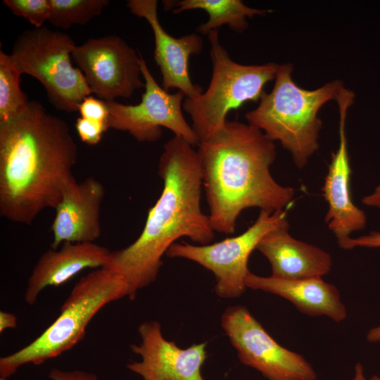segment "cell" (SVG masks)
<instances>
[{"mask_svg": "<svg viewBox=\"0 0 380 380\" xmlns=\"http://www.w3.org/2000/svg\"><path fill=\"white\" fill-rule=\"evenodd\" d=\"M78 111L82 118L101 122L108 126L109 110L106 103L100 99L90 96L86 97L80 104Z\"/></svg>", "mask_w": 380, "mask_h": 380, "instance_id": "cb8c5ba5", "label": "cell"}, {"mask_svg": "<svg viewBox=\"0 0 380 380\" xmlns=\"http://www.w3.org/2000/svg\"><path fill=\"white\" fill-rule=\"evenodd\" d=\"M197 153L215 232L233 234L246 208L274 213L292 203L294 189L279 184L270 172L275 144L253 125L227 120L218 133L199 142Z\"/></svg>", "mask_w": 380, "mask_h": 380, "instance_id": "3957f363", "label": "cell"}, {"mask_svg": "<svg viewBox=\"0 0 380 380\" xmlns=\"http://www.w3.org/2000/svg\"><path fill=\"white\" fill-rule=\"evenodd\" d=\"M338 246L346 250L356 247L380 248V232L374 231L359 237H350L339 243Z\"/></svg>", "mask_w": 380, "mask_h": 380, "instance_id": "d4e9b609", "label": "cell"}, {"mask_svg": "<svg viewBox=\"0 0 380 380\" xmlns=\"http://www.w3.org/2000/svg\"><path fill=\"white\" fill-rule=\"evenodd\" d=\"M354 99V93L345 87L336 97L339 109V145L332 154L322 189L329 206L325 222L335 235L338 244L350 238L353 232L363 229L367 224L365 212L353 202L350 188L351 169L346 135V118Z\"/></svg>", "mask_w": 380, "mask_h": 380, "instance_id": "4fadbf2b", "label": "cell"}, {"mask_svg": "<svg viewBox=\"0 0 380 380\" xmlns=\"http://www.w3.org/2000/svg\"><path fill=\"white\" fill-rule=\"evenodd\" d=\"M158 175L163 191L148 210L142 232L130 245L111 251L103 267L125 278L131 300L156 281L163 255L179 238L201 245L215 238L209 215L201 207L202 170L193 146L178 136L168 140L160 157Z\"/></svg>", "mask_w": 380, "mask_h": 380, "instance_id": "7a4b0ae2", "label": "cell"}, {"mask_svg": "<svg viewBox=\"0 0 380 380\" xmlns=\"http://www.w3.org/2000/svg\"><path fill=\"white\" fill-rule=\"evenodd\" d=\"M352 380H380V376L374 375L367 377L365 375L362 364L361 362H357L354 366Z\"/></svg>", "mask_w": 380, "mask_h": 380, "instance_id": "f1b7e54d", "label": "cell"}, {"mask_svg": "<svg viewBox=\"0 0 380 380\" xmlns=\"http://www.w3.org/2000/svg\"><path fill=\"white\" fill-rule=\"evenodd\" d=\"M51 380H99L98 376L93 373L83 370H62L53 368L48 375Z\"/></svg>", "mask_w": 380, "mask_h": 380, "instance_id": "484cf974", "label": "cell"}, {"mask_svg": "<svg viewBox=\"0 0 380 380\" xmlns=\"http://www.w3.org/2000/svg\"><path fill=\"white\" fill-rule=\"evenodd\" d=\"M8 378L1 377L0 376V380H8Z\"/></svg>", "mask_w": 380, "mask_h": 380, "instance_id": "4dcf8cb0", "label": "cell"}, {"mask_svg": "<svg viewBox=\"0 0 380 380\" xmlns=\"http://www.w3.org/2000/svg\"><path fill=\"white\" fill-rule=\"evenodd\" d=\"M77 144L67 122L31 101L18 115L0 122V214L31 224L56 208L76 181Z\"/></svg>", "mask_w": 380, "mask_h": 380, "instance_id": "6da1fadb", "label": "cell"}, {"mask_svg": "<svg viewBox=\"0 0 380 380\" xmlns=\"http://www.w3.org/2000/svg\"><path fill=\"white\" fill-rule=\"evenodd\" d=\"M21 73L10 54L0 51V122L23 112L30 101L20 88Z\"/></svg>", "mask_w": 380, "mask_h": 380, "instance_id": "ffe728a7", "label": "cell"}, {"mask_svg": "<svg viewBox=\"0 0 380 380\" xmlns=\"http://www.w3.org/2000/svg\"><path fill=\"white\" fill-rule=\"evenodd\" d=\"M139 344H132V351L141 357L139 362L126 365L144 380H205L201 368L207 359V342L179 348L165 339L160 323L146 321L138 327Z\"/></svg>", "mask_w": 380, "mask_h": 380, "instance_id": "7c38bea8", "label": "cell"}, {"mask_svg": "<svg viewBox=\"0 0 380 380\" xmlns=\"http://www.w3.org/2000/svg\"><path fill=\"white\" fill-rule=\"evenodd\" d=\"M2 3L15 15L25 18L34 27L44 26L49 20V0H4Z\"/></svg>", "mask_w": 380, "mask_h": 380, "instance_id": "7402d4cb", "label": "cell"}, {"mask_svg": "<svg viewBox=\"0 0 380 380\" xmlns=\"http://www.w3.org/2000/svg\"><path fill=\"white\" fill-rule=\"evenodd\" d=\"M110 253L94 242H66L60 248L48 249L39 257L28 278L25 302L33 305L46 288L58 286L84 270L103 268Z\"/></svg>", "mask_w": 380, "mask_h": 380, "instance_id": "2e32d148", "label": "cell"}, {"mask_svg": "<svg viewBox=\"0 0 380 380\" xmlns=\"http://www.w3.org/2000/svg\"><path fill=\"white\" fill-rule=\"evenodd\" d=\"M285 226H289L286 210L274 213L260 210L255 222L238 236L206 245L175 243L165 255L191 260L211 271L216 280L215 293L222 298H236L246 288L251 253L267 233Z\"/></svg>", "mask_w": 380, "mask_h": 380, "instance_id": "ba28073f", "label": "cell"}, {"mask_svg": "<svg viewBox=\"0 0 380 380\" xmlns=\"http://www.w3.org/2000/svg\"><path fill=\"white\" fill-rule=\"evenodd\" d=\"M75 46L68 34L45 26L22 32L10 56L20 72L37 79L58 110L75 112L92 93L84 74L71 62Z\"/></svg>", "mask_w": 380, "mask_h": 380, "instance_id": "52a82bcc", "label": "cell"}, {"mask_svg": "<svg viewBox=\"0 0 380 380\" xmlns=\"http://www.w3.org/2000/svg\"><path fill=\"white\" fill-rule=\"evenodd\" d=\"M127 6L133 15L145 18L153 30L154 60L162 75V87L167 91L177 89L188 98L201 94L203 88L192 82L189 70L190 56L202 51L201 35L191 33L179 38L170 35L159 22L156 0H129Z\"/></svg>", "mask_w": 380, "mask_h": 380, "instance_id": "5bb4252c", "label": "cell"}, {"mask_svg": "<svg viewBox=\"0 0 380 380\" xmlns=\"http://www.w3.org/2000/svg\"><path fill=\"white\" fill-rule=\"evenodd\" d=\"M213 64L207 90L196 97H186L183 109L191 117V127L199 139L205 141L218 133L227 114L246 102H256L265 94V85L276 77L279 65H243L232 61L220 42L219 30L208 34Z\"/></svg>", "mask_w": 380, "mask_h": 380, "instance_id": "8992f818", "label": "cell"}, {"mask_svg": "<svg viewBox=\"0 0 380 380\" xmlns=\"http://www.w3.org/2000/svg\"><path fill=\"white\" fill-rule=\"evenodd\" d=\"M75 128L81 141L88 145H96L99 143L108 126L101 122L80 117L76 120Z\"/></svg>", "mask_w": 380, "mask_h": 380, "instance_id": "603a6c76", "label": "cell"}, {"mask_svg": "<svg viewBox=\"0 0 380 380\" xmlns=\"http://www.w3.org/2000/svg\"><path fill=\"white\" fill-rule=\"evenodd\" d=\"M362 203L369 207L380 209V185L377 186L373 192L365 196L362 199Z\"/></svg>", "mask_w": 380, "mask_h": 380, "instance_id": "83f0119b", "label": "cell"}, {"mask_svg": "<svg viewBox=\"0 0 380 380\" xmlns=\"http://www.w3.org/2000/svg\"><path fill=\"white\" fill-rule=\"evenodd\" d=\"M289 226L267 233L256 249L269 261L274 277L298 279L322 277L332 266V258L323 249L298 240L289 232Z\"/></svg>", "mask_w": 380, "mask_h": 380, "instance_id": "ac0fdd59", "label": "cell"}, {"mask_svg": "<svg viewBox=\"0 0 380 380\" xmlns=\"http://www.w3.org/2000/svg\"><path fill=\"white\" fill-rule=\"evenodd\" d=\"M72 56L92 93L104 101L129 99L145 86L140 55L118 36L89 39L75 45Z\"/></svg>", "mask_w": 380, "mask_h": 380, "instance_id": "8fae6325", "label": "cell"}, {"mask_svg": "<svg viewBox=\"0 0 380 380\" xmlns=\"http://www.w3.org/2000/svg\"><path fill=\"white\" fill-rule=\"evenodd\" d=\"M292 72V64L279 65L272 91L265 93L245 118L270 139L279 141L296 167L303 168L319 148L322 121L318 112L327 102L336 99L343 84L334 80L307 90L294 82Z\"/></svg>", "mask_w": 380, "mask_h": 380, "instance_id": "277c9868", "label": "cell"}, {"mask_svg": "<svg viewBox=\"0 0 380 380\" xmlns=\"http://www.w3.org/2000/svg\"><path fill=\"white\" fill-rule=\"evenodd\" d=\"M221 326L240 362L267 380H316L317 373L300 354L283 347L243 305L227 308Z\"/></svg>", "mask_w": 380, "mask_h": 380, "instance_id": "9c48e42d", "label": "cell"}, {"mask_svg": "<svg viewBox=\"0 0 380 380\" xmlns=\"http://www.w3.org/2000/svg\"><path fill=\"white\" fill-rule=\"evenodd\" d=\"M163 2L165 10L172 8L175 14L194 9H202L207 12L208 20L196 28V32L203 35H208L211 31L218 30L224 25L234 32H243L248 26L247 18L263 15L271 11L248 7L241 0H182Z\"/></svg>", "mask_w": 380, "mask_h": 380, "instance_id": "d6986e66", "label": "cell"}, {"mask_svg": "<svg viewBox=\"0 0 380 380\" xmlns=\"http://www.w3.org/2000/svg\"><path fill=\"white\" fill-rule=\"evenodd\" d=\"M140 65L145 83L141 102L129 105L105 101L109 110L108 127L127 132L141 142L157 141L165 127L192 146L198 145L199 139L182 113L184 94H170L160 86L141 55Z\"/></svg>", "mask_w": 380, "mask_h": 380, "instance_id": "30bf717a", "label": "cell"}, {"mask_svg": "<svg viewBox=\"0 0 380 380\" xmlns=\"http://www.w3.org/2000/svg\"><path fill=\"white\" fill-rule=\"evenodd\" d=\"M245 284L246 288L263 291L288 300L301 313L308 316H325L341 322L348 315L338 289L322 277L286 279L271 275L262 277L249 271Z\"/></svg>", "mask_w": 380, "mask_h": 380, "instance_id": "e0dca14e", "label": "cell"}, {"mask_svg": "<svg viewBox=\"0 0 380 380\" xmlns=\"http://www.w3.org/2000/svg\"><path fill=\"white\" fill-rule=\"evenodd\" d=\"M122 276L99 268L82 277L62 304L58 317L25 347L0 357V376L9 378L23 365H39L81 341L94 316L109 303L127 297Z\"/></svg>", "mask_w": 380, "mask_h": 380, "instance_id": "5b68a950", "label": "cell"}, {"mask_svg": "<svg viewBox=\"0 0 380 380\" xmlns=\"http://www.w3.org/2000/svg\"><path fill=\"white\" fill-rule=\"evenodd\" d=\"M105 196L102 183L94 177L75 181L56 207L51 248L69 243L94 242L101 234V208Z\"/></svg>", "mask_w": 380, "mask_h": 380, "instance_id": "9a60e30c", "label": "cell"}, {"mask_svg": "<svg viewBox=\"0 0 380 380\" xmlns=\"http://www.w3.org/2000/svg\"><path fill=\"white\" fill-rule=\"evenodd\" d=\"M17 327V317L11 312L0 311V333L7 329H15Z\"/></svg>", "mask_w": 380, "mask_h": 380, "instance_id": "4316f807", "label": "cell"}, {"mask_svg": "<svg viewBox=\"0 0 380 380\" xmlns=\"http://www.w3.org/2000/svg\"><path fill=\"white\" fill-rule=\"evenodd\" d=\"M366 339L371 343H380V325L371 328L366 334Z\"/></svg>", "mask_w": 380, "mask_h": 380, "instance_id": "f546056e", "label": "cell"}, {"mask_svg": "<svg viewBox=\"0 0 380 380\" xmlns=\"http://www.w3.org/2000/svg\"><path fill=\"white\" fill-rule=\"evenodd\" d=\"M48 21L56 27L68 29L73 25H84L99 15L109 4L108 0H49Z\"/></svg>", "mask_w": 380, "mask_h": 380, "instance_id": "44dd1931", "label": "cell"}]
</instances>
